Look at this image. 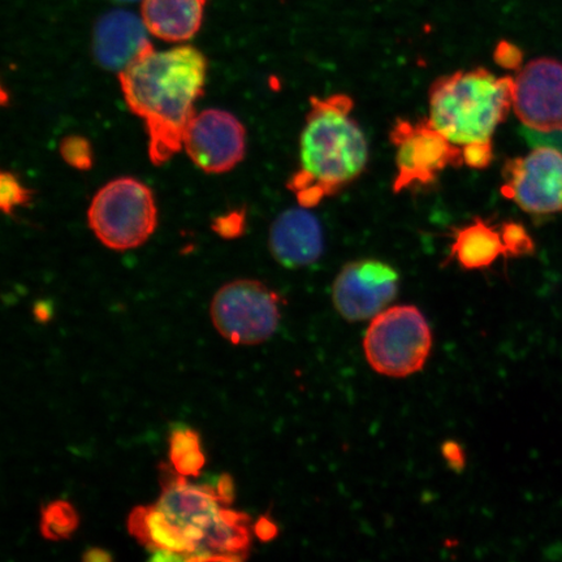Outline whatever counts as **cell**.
Listing matches in <instances>:
<instances>
[{
  "label": "cell",
  "instance_id": "obj_1",
  "mask_svg": "<svg viewBox=\"0 0 562 562\" xmlns=\"http://www.w3.org/2000/svg\"><path fill=\"white\" fill-rule=\"evenodd\" d=\"M206 76L205 55L193 46L150 48L119 74L126 104L146 125L154 166L167 164L184 147Z\"/></svg>",
  "mask_w": 562,
  "mask_h": 562
},
{
  "label": "cell",
  "instance_id": "obj_2",
  "mask_svg": "<svg viewBox=\"0 0 562 562\" xmlns=\"http://www.w3.org/2000/svg\"><path fill=\"white\" fill-rule=\"evenodd\" d=\"M353 109L355 102L347 94L311 98L301 135L300 170L288 182L300 206H318L360 178L367 168L368 139L350 116Z\"/></svg>",
  "mask_w": 562,
  "mask_h": 562
},
{
  "label": "cell",
  "instance_id": "obj_3",
  "mask_svg": "<svg viewBox=\"0 0 562 562\" xmlns=\"http://www.w3.org/2000/svg\"><path fill=\"white\" fill-rule=\"evenodd\" d=\"M516 79L477 67L442 76L430 89V122L457 146L492 139L515 100Z\"/></svg>",
  "mask_w": 562,
  "mask_h": 562
},
{
  "label": "cell",
  "instance_id": "obj_4",
  "mask_svg": "<svg viewBox=\"0 0 562 562\" xmlns=\"http://www.w3.org/2000/svg\"><path fill=\"white\" fill-rule=\"evenodd\" d=\"M431 349L430 325L413 305L384 308L371 319L363 339L371 369L389 378L417 374L425 368Z\"/></svg>",
  "mask_w": 562,
  "mask_h": 562
},
{
  "label": "cell",
  "instance_id": "obj_5",
  "mask_svg": "<svg viewBox=\"0 0 562 562\" xmlns=\"http://www.w3.org/2000/svg\"><path fill=\"white\" fill-rule=\"evenodd\" d=\"M91 231L112 250L138 248L157 228L158 210L150 188L132 178L112 180L94 195L88 211Z\"/></svg>",
  "mask_w": 562,
  "mask_h": 562
},
{
  "label": "cell",
  "instance_id": "obj_6",
  "mask_svg": "<svg viewBox=\"0 0 562 562\" xmlns=\"http://www.w3.org/2000/svg\"><path fill=\"white\" fill-rule=\"evenodd\" d=\"M280 297L258 280H235L216 292L210 306L216 331L235 346H258L277 333Z\"/></svg>",
  "mask_w": 562,
  "mask_h": 562
},
{
  "label": "cell",
  "instance_id": "obj_7",
  "mask_svg": "<svg viewBox=\"0 0 562 562\" xmlns=\"http://www.w3.org/2000/svg\"><path fill=\"white\" fill-rule=\"evenodd\" d=\"M390 139L396 147L397 175L393 181L395 193L413 187L431 186L446 168L465 165L462 147L454 145L445 133L435 128L428 117L417 123L397 119Z\"/></svg>",
  "mask_w": 562,
  "mask_h": 562
},
{
  "label": "cell",
  "instance_id": "obj_8",
  "mask_svg": "<svg viewBox=\"0 0 562 562\" xmlns=\"http://www.w3.org/2000/svg\"><path fill=\"white\" fill-rule=\"evenodd\" d=\"M502 193L532 215L562 211V153L539 145L524 157L505 161Z\"/></svg>",
  "mask_w": 562,
  "mask_h": 562
},
{
  "label": "cell",
  "instance_id": "obj_9",
  "mask_svg": "<svg viewBox=\"0 0 562 562\" xmlns=\"http://www.w3.org/2000/svg\"><path fill=\"white\" fill-rule=\"evenodd\" d=\"M398 272L376 259L347 263L333 284L334 306L344 319L374 318L397 296Z\"/></svg>",
  "mask_w": 562,
  "mask_h": 562
},
{
  "label": "cell",
  "instance_id": "obj_10",
  "mask_svg": "<svg viewBox=\"0 0 562 562\" xmlns=\"http://www.w3.org/2000/svg\"><path fill=\"white\" fill-rule=\"evenodd\" d=\"M513 109L533 133L562 132V63L552 58L527 63L516 79Z\"/></svg>",
  "mask_w": 562,
  "mask_h": 562
},
{
  "label": "cell",
  "instance_id": "obj_11",
  "mask_svg": "<svg viewBox=\"0 0 562 562\" xmlns=\"http://www.w3.org/2000/svg\"><path fill=\"white\" fill-rule=\"evenodd\" d=\"M184 149L202 171L224 173L234 170L245 157L244 125L227 111H202L188 125Z\"/></svg>",
  "mask_w": 562,
  "mask_h": 562
},
{
  "label": "cell",
  "instance_id": "obj_12",
  "mask_svg": "<svg viewBox=\"0 0 562 562\" xmlns=\"http://www.w3.org/2000/svg\"><path fill=\"white\" fill-rule=\"evenodd\" d=\"M143 18L128 11L105 13L94 27L93 50L100 65L121 74L153 48Z\"/></svg>",
  "mask_w": 562,
  "mask_h": 562
},
{
  "label": "cell",
  "instance_id": "obj_13",
  "mask_svg": "<svg viewBox=\"0 0 562 562\" xmlns=\"http://www.w3.org/2000/svg\"><path fill=\"white\" fill-rule=\"evenodd\" d=\"M221 504L216 491L192 486L181 475L164 484V492L156 505L199 548L209 527L220 515Z\"/></svg>",
  "mask_w": 562,
  "mask_h": 562
},
{
  "label": "cell",
  "instance_id": "obj_14",
  "mask_svg": "<svg viewBox=\"0 0 562 562\" xmlns=\"http://www.w3.org/2000/svg\"><path fill=\"white\" fill-rule=\"evenodd\" d=\"M323 248L321 223L306 207L288 209L272 223L271 255L286 269H301L318 261Z\"/></svg>",
  "mask_w": 562,
  "mask_h": 562
},
{
  "label": "cell",
  "instance_id": "obj_15",
  "mask_svg": "<svg viewBox=\"0 0 562 562\" xmlns=\"http://www.w3.org/2000/svg\"><path fill=\"white\" fill-rule=\"evenodd\" d=\"M206 4L207 0H143L140 18L157 38L186 42L201 30Z\"/></svg>",
  "mask_w": 562,
  "mask_h": 562
},
{
  "label": "cell",
  "instance_id": "obj_16",
  "mask_svg": "<svg viewBox=\"0 0 562 562\" xmlns=\"http://www.w3.org/2000/svg\"><path fill=\"white\" fill-rule=\"evenodd\" d=\"M250 542L249 516L222 508L188 561H241L248 557Z\"/></svg>",
  "mask_w": 562,
  "mask_h": 562
},
{
  "label": "cell",
  "instance_id": "obj_17",
  "mask_svg": "<svg viewBox=\"0 0 562 562\" xmlns=\"http://www.w3.org/2000/svg\"><path fill=\"white\" fill-rule=\"evenodd\" d=\"M128 530L132 537L153 553L168 552L188 561L196 550L184 531L172 524L157 505L133 509L128 518Z\"/></svg>",
  "mask_w": 562,
  "mask_h": 562
},
{
  "label": "cell",
  "instance_id": "obj_18",
  "mask_svg": "<svg viewBox=\"0 0 562 562\" xmlns=\"http://www.w3.org/2000/svg\"><path fill=\"white\" fill-rule=\"evenodd\" d=\"M501 257L508 258L502 229L492 227L486 221L477 217L469 226L456 231L449 259L456 258L462 269H488Z\"/></svg>",
  "mask_w": 562,
  "mask_h": 562
},
{
  "label": "cell",
  "instance_id": "obj_19",
  "mask_svg": "<svg viewBox=\"0 0 562 562\" xmlns=\"http://www.w3.org/2000/svg\"><path fill=\"white\" fill-rule=\"evenodd\" d=\"M170 447V459L176 472L182 476H199L206 462L201 451L199 434L189 427L175 428Z\"/></svg>",
  "mask_w": 562,
  "mask_h": 562
},
{
  "label": "cell",
  "instance_id": "obj_20",
  "mask_svg": "<svg viewBox=\"0 0 562 562\" xmlns=\"http://www.w3.org/2000/svg\"><path fill=\"white\" fill-rule=\"evenodd\" d=\"M79 526V516L72 505L58 501L42 510L41 532L48 540L67 539Z\"/></svg>",
  "mask_w": 562,
  "mask_h": 562
},
{
  "label": "cell",
  "instance_id": "obj_21",
  "mask_svg": "<svg viewBox=\"0 0 562 562\" xmlns=\"http://www.w3.org/2000/svg\"><path fill=\"white\" fill-rule=\"evenodd\" d=\"M60 156L76 170L88 171L94 164L93 147L82 136H68L61 140Z\"/></svg>",
  "mask_w": 562,
  "mask_h": 562
},
{
  "label": "cell",
  "instance_id": "obj_22",
  "mask_svg": "<svg viewBox=\"0 0 562 562\" xmlns=\"http://www.w3.org/2000/svg\"><path fill=\"white\" fill-rule=\"evenodd\" d=\"M32 199V192L21 184L20 179L12 172L0 176V206L3 213L12 215L20 206L26 205Z\"/></svg>",
  "mask_w": 562,
  "mask_h": 562
},
{
  "label": "cell",
  "instance_id": "obj_23",
  "mask_svg": "<svg viewBox=\"0 0 562 562\" xmlns=\"http://www.w3.org/2000/svg\"><path fill=\"white\" fill-rule=\"evenodd\" d=\"M501 229L508 257L517 258L532 255L536 246H533L532 238L521 224L504 223Z\"/></svg>",
  "mask_w": 562,
  "mask_h": 562
},
{
  "label": "cell",
  "instance_id": "obj_24",
  "mask_svg": "<svg viewBox=\"0 0 562 562\" xmlns=\"http://www.w3.org/2000/svg\"><path fill=\"white\" fill-rule=\"evenodd\" d=\"M463 164L475 170H484L494 160V146L492 139L476 140L462 146Z\"/></svg>",
  "mask_w": 562,
  "mask_h": 562
},
{
  "label": "cell",
  "instance_id": "obj_25",
  "mask_svg": "<svg viewBox=\"0 0 562 562\" xmlns=\"http://www.w3.org/2000/svg\"><path fill=\"white\" fill-rule=\"evenodd\" d=\"M246 215L245 210L232 211L227 215L217 217L214 223V231L223 238H237L244 234Z\"/></svg>",
  "mask_w": 562,
  "mask_h": 562
},
{
  "label": "cell",
  "instance_id": "obj_26",
  "mask_svg": "<svg viewBox=\"0 0 562 562\" xmlns=\"http://www.w3.org/2000/svg\"><path fill=\"white\" fill-rule=\"evenodd\" d=\"M494 59L505 69L518 70L522 66V52L512 42L501 41L496 45Z\"/></svg>",
  "mask_w": 562,
  "mask_h": 562
},
{
  "label": "cell",
  "instance_id": "obj_27",
  "mask_svg": "<svg viewBox=\"0 0 562 562\" xmlns=\"http://www.w3.org/2000/svg\"><path fill=\"white\" fill-rule=\"evenodd\" d=\"M256 536L269 542L278 536V526L271 521L269 517L259 518V521L255 526Z\"/></svg>",
  "mask_w": 562,
  "mask_h": 562
},
{
  "label": "cell",
  "instance_id": "obj_28",
  "mask_svg": "<svg viewBox=\"0 0 562 562\" xmlns=\"http://www.w3.org/2000/svg\"><path fill=\"white\" fill-rule=\"evenodd\" d=\"M216 492L223 504H231L234 501V482L229 475L224 474L220 477Z\"/></svg>",
  "mask_w": 562,
  "mask_h": 562
},
{
  "label": "cell",
  "instance_id": "obj_29",
  "mask_svg": "<svg viewBox=\"0 0 562 562\" xmlns=\"http://www.w3.org/2000/svg\"><path fill=\"white\" fill-rule=\"evenodd\" d=\"M461 449L460 447H457L456 445H452V442H448V445L445 448V456L449 461H459L462 460L463 457L460 456Z\"/></svg>",
  "mask_w": 562,
  "mask_h": 562
},
{
  "label": "cell",
  "instance_id": "obj_30",
  "mask_svg": "<svg viewBox=\"0 0 562 562\" xmlns=\"http://www.w3.org/2000/svg\"><path fill=\"white\" fill-rule=\"evenodd\" d=\"M86 561H110L111 557L102 550H91L88 551L86 557H83Z\"/></svg>",
  "mask_w": 562,
  "mask_h": 562
},
{
  "label": "cell",
  "instance_id": "obj_31",
  "mask_svg": "<svg viewBox=\"0 0 562 562\" xmlns=\"http://www.w3.org/2000/svg\"><path fill=\"white\" fill-rule=\"evenodd\" d=\"M117 2H135V0H117Z\"/></svg>",
  "mask_w": 562,
  "mask_h": 562
}]
</instances>
